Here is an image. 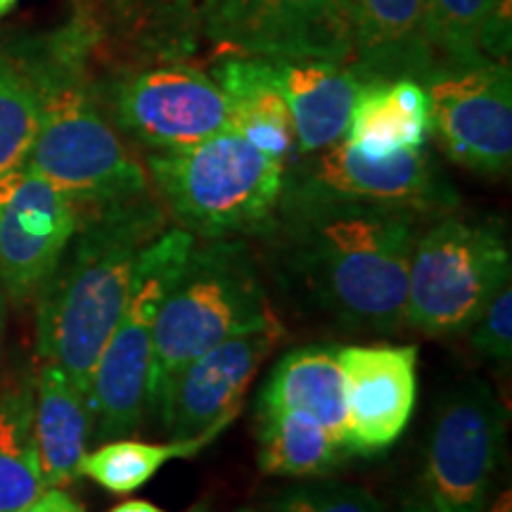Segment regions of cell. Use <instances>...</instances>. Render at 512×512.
Here are the masks:
<instances>
[{"label":"cell","instance_id":"cell-1","mask_svg":"<svg viewBox=\"0 0 512 512\" xmlns=\"http://www.w3.org/2000/svg\"><path fill=\"white\" fill-rule=\"evenodd\" d=\"M266 233H280L290 273L332 316L354 328H401L418 214L368 204L280 202Z\"/></svg>","mask_w":512,"mask_h":512},{"label":"cell","instance_id":"cell-2","mask_svg":"<svg viewBox=\"0 0 512 512\" xmlns=\"http://www.w3.org/2000/svg\"><path fill=\"white\" fill-rule=\"evenodd\" d=\"M79 219L60 264L38 290L36 347L91 401L98 358L124 309L143 249L166 230V209L147 192L100 204Z\"/></svg>","mask_w":512,"mask_h":512},{"label":"cell","instance_id":"cell-3","mask_svg":"<svg viewBox=\"0 0 512 512\" xmlns=\"http://www.w3.org/2000/svg\"><path fill=\"white\" fill-rule=\"evenodd\" d=\"M275 313L256 259L242 240L192 245L159 309L147 375V408L162 406L171 382L204 351L264 323Z\"/></svg>","mask_w":512,"mask_h":512},{"label":"cell","instance_id":"cell-4","mask_svg":"<svg viewBox=\"0 0 512 512\" xmlns=\"http://www.w3.org/2000/svg\"><path fill=\"white\" fill-rule=\"evenodd\" d=\"M166 214L202 240L266 233L278 214L287 166L226 128L202 143L147 157Z\"/></svg>","mask_w":512,"mask_h":512},{"label":"cell","instance_id":"cell-5","mask_svg":"<svg viewBox=\"0 0 512 512\" xmlns=\"http://www.w3.org/2000/svg\"><path fill=\"white\" fill-rule=\"evenodd\" d=\"M41 121L27 169L69 195L76 207H100L150 192V176L98 105L64 67L29 76Z\"/></svg>","mask_w":512,"mask_h":512},{"label":"cell","instance_id":"cell-6","mask_svg":"<svg viewBox=\"0 0 512 512\" xmlns=\"http://www.w3.org/2000/svg\"><path fill=\"white\" fill-rule=\"evenodd\" d=\"M510 275L501 226L444 216L415 238L403 325L434 339L465 335Z\"/></svg>","mask_w":512,"mask_h":512},{"label":"cell","instance_id":"cell-7","mask_svg":"<svg viewBox=\"0 0 512 512\" xmlns=\"http://www.w3.org/2000/svg\"><path fill=\"white\" fill-rule=\"evenodd\" d=\"M195 240L188 230L166 228L140 254L124 309L91 382L93 430L100 444L128 437L143 422L157 316Z\"/></svg>","mask_w":512,"mask_h":512},{"label":"cell","instance_id":"cell-8","mask_svg":"<svg viewBox=\"0 0 512 512\" xmlns=\"http://www.w3.org/2000/svg\"><path fill=\"white\" fill-rule=\"evenodd\" d=\"M505 453V408L482 380L453 387L434 413L418 494L406 512H486Z\"/></svg>","mask_w":512,"mask_h":512},{"label":"cell","instance_id":"cell-9","mask_svg":"<svg viewBox=\"0 0 512 512\" xmlns=\"http://www.w3.org/2000/svg\"><path fill=\"white\" fill-rule=\"evenodd\" d=\"M285 176L280 202H332L368 204L430 214L456 204V192L448 188L437 166L418 152H399L392 157H366L347 140L325 150L302 155Z\"/></svg>","mask_w":512,"mask_h":512},{"label":"cell","instance_id":"cell-10","mask_svg":"<svg viewBox=\"0 0 512 512\" xmlns=\"http://www.w3.org/2000/svg\"><path fill=\"white\" fill-rule=\"evenodd\" d=\"M204 34L235 55L351 64V0H228Z\"/></svg>","mask_w":512,"mask_h":512},{"label":"cell","instance_id":"cell-11","mask_svg":"<svg viewBox=\"0 0 512 512\" xmlns=\"http://www.w3.org/2000/svg\"><path fill=\"white\" fill-rule=\"evenodd\" d=\"M432 133L453 162L484 176L512 164V79L508 62L439 69L425 81Z\"/></svg>","mask_w":512,"mask_h":512},{"label":"cell","instance_id":"cell-12","mask_svg":"<svg viewBox=\"0 0 512 512\" xmlns=\"http://www.w3.org/2000/svg\"><path fill=\"white\" fill-rule=\"evenodd\" d=\"M285 335L278 316L238 332L185 366L157 408L171 439H216L238 418L261 363Z\"/></svg>","mask_w":512,"mask_h":512},{"label":"cell","instance_id":"cell-13","mask_svg":"<svg viewBox=\"0 0 512 512\" xmlns=\"http://www.w3.org/2000/svg\"><path fill=\"white\" fill-rule=\"evenodd\" d=\"M112 110L121 131L155 152L185 150L230 128L219 83L188 64L128 76L114 88Z\"/></svg>","mask_w":512,"mask_h":512},{"label":"cell","instance_id":"cell-14","mask_svg":"<svg viewBox=\"0 0 512 512\" xmlns=\"http://www.w3.org/2000/svg\"><path fill=\"white\" fill-rule=\"evenodd\" d=\"M81 209L27 166L0 176V285L15 302L38 294L79 228Z\"/></svg>","mask_w":512,"mask_h":512},{"label":"cell","instance_id":"cell-15","mask_svg":"<svg viewBox=\"0 0 512 512\" xmlns=\"http://www.w3.org/2000/svg\"><path fill=\"white\" fill-rule=\"evenodd\" d=\"M351 456H375L403 437L418 396V347H337Z\"/></svg>","mask_w":512,"mask_h":512},{"label":"cell","instance_id":"cell-16","mask_svg":"<svg viewBox=\"0 0 512 512\" xmlns=\"http://www.w3.org/2000/svg\"><path fill=\"white\" fill-rule=\"evenodd\" d=\"M354 55L349 67L363 83L434 74L425 31V0H351Z\"/></svg>","mask_w":512,"mask_h":512},{"label":"cell","instance_id":"cell-17","mask_svg":"<svg viewBox=\"0 0 512 512\" xmlns=\"http://www.w3.org/2000/svg\"><path fill=\"white\" fill-rule=\"evenodd\" d=\"M268 64L292 114L299 155H313L339 143L366 86L354 69L328 60H268Z\"/></svg>","mask_w":512,"mask_h":512},{"label":"cell","instance_id":"cell-18","mask_svg":"<svg viewBox=\"0 0 512 512\" xmlns=\"http://www.w3.org/2000/svg\"><path fill=\"white\" fill-rule=\"evenodd\" d=\"M266 411L309 415L351 456L344 375L339 368L337 347L332 344L292 349L275 363L256 399V413Z\"/></svg>","mask_w":512,"mask_h":512},{"label":"cell","instance_id":"cell-19","mask_svg":"<svg viewBox=\"0 0 512 512\" xmlns=\"http://www.w3.org/2000/svg\"><path fill=\"white\" fill-rule=\"evenodd\" d=\"M91 427L88 396L64 370L43 363L34 380V441L46 489H62L81 477Z\"/></svg>","mask_w":512,"mask_h":512},{"label":"cell","instance_id":"cell-20","mask_svg":"<svg viewBox=\"0 0 512 512\" xmlns=\"http://www.w3.org/2000/svg\"><path fill=\"white\" fill-rule=\"evenodd\" d=\"M432 133V102L415 79L375 81L358 95L342 140L366 157H392L425 150Z\"/></svg>","mask_w":512,"mask_h":512},{"label":"cell","instance_id":"cell-21","mask_svg":"<svg viewBox=\"0 0 512 512\" xmlns=\"http://www.w3.org/2000/svg\"><path fill=\"white\" fill-rule=\"evenodd\" d=\"M216 83L226 95L230 128L285 166L297 155L292 114L261 57L233 55L216 67Z\"/></svg>","mask_w":512,"mask_h":512},{"label":"cell","instance_id":"cell-22","mask_svg":"<svg viewBox=\"0 0 512 512\" xmlns=\"http://www.w3.org/2000/svg\"><path fill=\"white\" fill-rule=\"evenodd\" d=\"M425 31L434 72L505 62L510 0H425Z\"/></svg>","mask_w":512,"mask_h":512},{"label":"cell","instance_id":"cell-23","mask_svg":"<svg viewBox=\"0 0 512 512\" xmlns=\"http://www.w3.org/2000/svg\"><path fill=\"white\" fill-rule=\"evenodd\" d=\"M259 420V470L273 477H328L347 460L316 420L297 411L256 413Z\"/></svg>","mask_w":512,"mask_h":512},{"label":"cell","instance_id":"cell-24","mask_svg":"<svg viewBox=\"0 0 512 512\" xmlns=\"http://www.w3.org/2000/svg\"><path fill=\"white\" fill-rule=\"evenodd\" d=\"M46 491L34 441V382L0 396V512H27Z\"/></svg>","mask_w":512,"mask_h":512},{"label":"cell","instance_id":"cell-25","mask_svg":"<svg viewBox=\"0 0 512 512\" xmlns=\"http://www.w3.org/2000/svg\"><path fill=\"white\" fill-rule=\"evenodd\" d=\"M211 441H214L211 437H195L147 444L128 437L112 439L83 456L81 475L93 479L110 494H133L150 482L166 463L178 458H195Z\"/></svg>","mask_w":512,"mask_h":512},{"label":"cell","instance_id":"cell-26","mask_svg":"<svg viewBox=\"0 0 512 512\" xmlns=\"http://www.w3.org/2000/svg\"><path fill=\"white\" fill-rule=\"evenodd\" d=\"M38 121L41 105L34 81L0 53V176L27 164Z\"/></svg>","mask_w":512,"mask_h":512},{"label":"cell","instance_id":"cell-27","mask_svg":"<svg viewBox=\"0 0 512 512\" xmlns=\"http://www.w3.org/2000/svg\"><path fill=\"white\" fill-rule=\"evenodd\" d=\"M275 512H389L380 498L356 484L313 477L294 484L273 501Z\"/></svg>","mask_w":512,"mask_h":512},{"label":"cell","instance_id":"cell-28","mask_svg":"<svg viewBox=\"0 0 512 512\" xmlns=\"http://www.w3.org/2000/svg\"><path fill=\"white\" fill-rule=\"evenodd\" d=\"M470 342L477 354L508 366L512 358V287L503 285L472 323Z\"/></svg>","mask_w":512,"mask_h":512},{"label":"cell","instance_id":"cell-29","mask_svg":"<svg viewBox=\"0 0 512 512\" xmlns=\"http://www.w3.org/2000/svg\"><path fill=\"white\" fill-rule=\"evenodd\" d=\"M226 3L228 0H164V5L171 12H176L181 17L202 19V24Z\"/></svg>","mask_w":512,"mask_h":512},{"label":"cell","instance_id":"cell-30","mask_svg":"<svg viewBox=\"0 0 512 512\" xmlns=\"http://www.w3.org/2000/svg\"><path fill=\"white\" fill-rule=\"evenodd\" d=\"M110 512H166V510L157 508V505L150 501H138V498H133V501L119 503L117 508H112Z\"/></svg>","mask_w":512,"mask_h":512},{"label":"cell","instance_id":"cell-31","mask_svg":"<svg viewBox=\"0 0 512 512\" xmlns=\"http://www.w3.org/2000/svg\"><path fill=\"white\" fill-rule=\"evenodd\" d=\"M489 512H512V498H510V489H505L501 496L496 498L494 505H491Z\"/></svg>","mask_w":512,"mask_h":512},{"label":"cell","instance_id":"cell-32","mask_svg":"<svg viewBox=\"0 0 512 512\" xmlns=\"http://www.w3.org/2000/svg\"><path fill=\"white\" fill-rule=\"evenodd\" d=\"M3 332H5V290L0 285V344H3Z\"/></svg>","mask_w":512,"mask_h":512},{"label":"cell","instance_id":"cell-33","mask_svg":"<svg viewBox=\"0 0 512 512\" xmlns=\"http://www.w3.org/2000/svg\"><path fill=\"white\" fill-rule=\"evenodd\" d=\"M15 3H17V0H0V17L8 15V12L15 8Z\"/></svg>","mask_w":512,"mask_h":512},{"label":"cell","instance_id":"cell-34","mask_svg":"<svg viewBox=\"0 0 512 512\" xmlns=\"http://www.w3.org/2000/svg\"><path fill=\"white\" fill-rule=\"evenodd\" d=\"M27 512H50V510L46 508V503H43L41 498H38V501H36L34 505H31V508H29Z\"/></svg>","mask_w":512,"mask_h":512},{"label":"cell","instance_id":"cell-35","mask_svg":"<svg viewBox=\"0 0 512 512\" xmlns=\"http://www.w3.org/2000/svg\"><path fill=\"white\" fill-rule=\"evenodd\" d=\"M188 512H209V505L207 503H195Z\"/></svg>","mask_w":512,"mask_h":512},{"label":"cell","instance_id":"cell-36","mask_svg":"<svg viewBox=\"0 0 512 512\" xmlns=\"http://www.w3.org/2000/svg\"><path fill=\"white\" fill-rule=\"evenodd\" d=\"M240 512H256V510H252V508H245V510H240Z\"/></svg>","mask_w":512,"mask_h":512}]
</instances>
